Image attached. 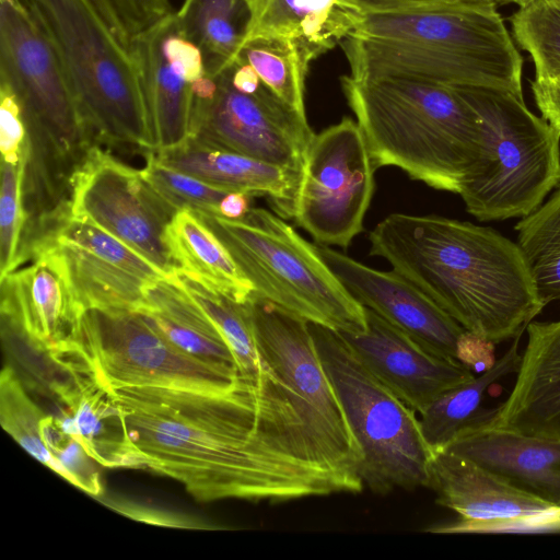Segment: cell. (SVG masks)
Instances as JSON below:
<instances>
[{
  "mask_svg": "<svg viewBox=\"0 0 560 560\" xmlns=\"http://www.w3.org/2000/svg\"><path fill=\"white\" fill-rule=\"evenodd\" d=\"M16 163L2 160L0 191V279L15 269L25 212L22 199L24 155Z\"/></svg>",
  "mask_w": 560,
  "mask_h": 560,
  "instance_id": "38",
  "label": "cell"
},
{
  "mask_svg": "<svg viewBox=\"0 0 560 560\" xmlns=\"http://www.w3.org/2000/svg\"><path fill=\"white\" fill-rule=\"evenodd\" d=\"M238 58L254 68L279 100L306 117L304 82L308 66L292 40L272 36L257 37L244 44Z\"/></svg>",
  "mask_w": 560,
  "mask_h": 560,
  "instance_id": "32",
  "label": "cell"
},
{
  "mask_svg": "<svg viewBox=\"0 0 560 560\" xmlns=\"http://www.w3.org/2000/svg\"><path fill=\"white\" fill-rule=\"evenodd\" d=\"M375 166L349 117L314 135L304 155L292 219L317 244L347 248L363 231Z\"/></svg>",
  "mask_w": 560,
  "mask_h": 560,
  "instance_id": "10",
  "label": "cell"
},
{
  "mask_svg": "<svg viewBox=\"0 0 560 560\" xmlns=\"http://www.w3.org/2000/svg\"><path fill=\"white\" fill-rule=\"evenodd\" d=\"M316 247L360 304L430 351L457 359L458 341L465 329L412 282L395 270L373 269L326 245Z\"/></svg>",
  "mask_w": 560,
  "mask_h": 560,
  "instance_id": "17",
  "label": "cell"
},
{
  "mask_svg": "<svg viewBox=\"0 0 560 560\" xmlns=\"http://www.w3.org/2000/svg\"><path fill=\"white\" fill-rule=\"evenodd\" d=\"M144 155L145 166L141 173L168 205L177 211L187 209L218 214L219 203L230 191L164 165L155 158L153 150Z\"/></svg>",
  "mask_w": 560,
  "mask_h": 560,
  "instance_id": "36",
  "label": "cell"
},
{
  "mask_svg": "<svg viewBox=\"0 0 560 560\" xmlns=\"http://www.w3.org/2000/svg\"><path fill=\"white\" fill-rule=\"evenodd\" d=\"M428 487L436 502L460 518L428 529L434 533H495L559 527L560 510L514 487L499 475L460 455L434 452Z\"/></svg>",
  "mask_w": 560,
  "mask_h": 560,
  "instance_id": "14",
  "label": "cell"
},
{
  "mask_svg": "<svg viewBox=\"0 0 560 560\" xmlns=\"http://www.w3.org/2000/svg\"><path fill=\"white\" fill-rule=\"evenodd\" d=\"M365 316L364 331L338 332L368 368L417 412L442 393L475 377L459 360L430 351L374 311L365 307Z\"/></svg>",
  "mask_w": 560,
  "mask_h": 560,
  "instance_id": "18",
  "label": "cell"
},
{
  "mask_svg": "<svg viewBox=\"0 0 560 560\" xmlns=\"http://www.w3.org/2000/svg\"><path fill=\"white\" fill-rule=\"evenodd\" d=\"M244 1L249 20L243 46L257 37L287 38L296 45L308 67L350 36L364 16L349 0Z\"/></svg>",
  "mask_w": 560,
  "mask_h": 560,
  "instance_id": "24",
  "label": "cell"
},
{
  "mask_svg": "<svg viewBox=\"0 0 560 560\" xmlns=\"http://www.w3.org/2000/svg\"><path fill=\"white\" fill-rule=\"evenodd\" d=\"M63 372L85 374L106 389L150 387L228 395L258 380L190 357L136 311L89 308L75 337L48 357Z\"/></svg>",
  "mask_w": 560,
  "mask_h": 560,
  "instance_id": "8",
  "label": "cell"
},
{
  "mask_svg": "<svg viewBox=\"0 0 560 560\" xmlns=\"http://www.w3.org/2000/svg\"><path fill=\"white\" fill-rule=\"evenodd\" d=\"M175 14L180 34L200 49L206 75L238 60L249 20L244 0H184Z\"/></svg>",
  "mask_w": 560,
  "mask_h": 560,
  "instance_id": "27",
  "label": "cell"
},
{
  "mask_svg": "<svg viewBox=\"0 0 560 560\" xmlns=\"http://www.w3.org/2000/svg\"><path fill=\"white\" fill-rule=\"evenodd\" d=\"M363 14L416 11L430 7L466 1H492L497 4L510 0H349Z\"/></svg>",
  "mask_w": 560,
  "mask_h": 560,
  "instance_id": "41",
  "label": "cell"
},
{
  "mask_svg": "<svg viewBox=\"0 0 560 560\" xmlns=\"http://www.w3.org/2000/svg\"><path fill=\"white\" fill-rule=\"evenodd\" d=\"M252 195L243 191H230L221 200L218 207V215L238 220L252 208L249 205Z\"/></svg>",
  "mask_w": 560,
  "mask_h": 560,
  "instance_id": "43",
  "label": "cell"
},
{
  "mask_svg": "<svg viewBox=\"0 0 560 560\" xmlns=\"http://www.w3.org/2000/svg\"><path fill=\"white\" fill-rule=\"evenodd\" d=\"M518 46L535 66V79L560 74V0H534L511 18Z\"/></svg>",
  "mask_w": 560,
  "mask_h": 560,
  "instance_id": "33",
  "label": "cell"
},
{
  "mask_svg": "<svg viewBox=\"0 0 560 560\" xmlns=\"http://www.w3.org/2000/svg\"><path fill=\"white\" fill-rule=\"evenodd\" d=\"M46 242L70 243L108 259L148 282L168 279L152 262L127 244L93 222L73 217L70 210L59 218L57 224L33 248Z\"/></svg>",
  "mask_w": 560,
  "mask_h": 560,
  "instance_id": "34",
  "label": "cell"
},
{
  "mask_svg": "<svg viewBox=\"0 0 560 560\" xmlns=\"http://www.w3.org/2000/svg\"><path fill=\"white\" fill-rule=\"evenodd\" d=\"M482 127L479 158L459 196L479 221L523 218L560 186V132L502 89L455 86Z\"/></svg>",
  "mask_w": 560,
  "mask_h": 560,
  "instance_id": "4",
  "label": "cell"
},
{
  "mask_svg": "<svg viewBox=\"0 0 560 560\" xmlns=\"http://www.w3.org/2000/svg\"><path fill=\"white\" fill-rule=\"evenodd\" d=\"M68 72L93 145L151 150L137 66L89 0H30Z\"/></svg>",
  "mask_w": 560,
  "mask_h": 560,
  "instance_id": "5",
  "label": "cell"
},
{
  "mask_svg": "<svg viewBox=\"0 0 560 560\" xmlns=\"http://www.w3.org/2000/svg\"><path fill=\"white\" fill-rule=\"evenodd\" d=\"M46 415L26 394L14 370L4 366L0 374V423L27 453L59 475V467L40 434Z\"/></svg>",
  "mask_w": 560,
  "mask_h": 560,
  "instance_id": "35",
  "label": "cell"
},
{
  "mask_svg": "<svg viewBox=\"0 0 560 560\" xmlns=\"http://www.w3.org/2000/svg\"><path fill=\"white\" fill-rule=\"evenodd\" d=\"M443 451L477 463L560 510V440L487 427L462 432Z\"/></svg>",
  "mask_w": 560,
  "mask_h": 560,
  "instance_id": "20",
  "label": "cell"
},
{
  "mask_svg": "<svg viewBox=\"0 0 560 560\" xmlns=\"http://www.w3.org/2000/svg\"><path fill=\"white\" fill-rule=\"evenodd\" d=\"M0 148L2 160L16 163L22 159L27 139L20 102L10 86L0 81Z\"/></svg>",
  "mask_w": 560,
  "mask_h": 560,
  "instance_id": "39",
  "label": "cell"
},
{
  "mask_svg": "<svg viewBox=\"0 0 560 560\" xmlns=\"http://www.w3.org/2000/svg\"><path fill=\"white\" fill-rule=\"evenodd\" d=\"M190 90L194 97L208 100L217 91V81L208 75H203L190 83Z\"/></svg>",
  "mask_w": 560,
  "mask_h": 560,
  "instance_id": "44",
  "label": "cell"
},
{
  "mask_svg": "<svg viewBox=\"0 0 560 560\" xmlns=\"http://www.w3.org/2000/svg\"><path fill=\"white\" fill-rule=\"evenodd\" d=\"M245 304L262 359L315 409L337 442L361 466V448L323 366L310 323L255 291Z\"/></svg>",
  "mask_w": 560,
  "mask_h": 560,
  "instance_id": "16",
  "label": "cell"
},
{
  "mask_svg": "<svg viewBox=\"0 0 560 560\" xmlns=\"http://www.w3.org/2000/svg\"><path fill=\"white\" fill-rule=\"evenodd\" d=\"M121 510L118 509L117 511L141 522L162 526L194 527V523L185 521L183 517L168 515L158 510L125 504H121Z\"/></svg>",
  "mask_w": 560,
  "mask_h": 560,
  "instance_id": "42",
  "label": "cell"
},
{
  "mask_svg": "<svg viewBox=\"0 0 560 560\" xmlns=\"http://www.w3.org/2000/svg\"><path fill=\"white\" fill-rule=\"evenodd\" d=\"M67 378L54 380L50 388L63 405L58 416L98 465L107 468H144L121 408L109 392L92 377L65 372Z\"/></svg>",
  "mask_w": 560,
  "mask_h": 560,
  "instance_id": "23",
  "label": "cell"
},
{
  "mask_svg": "<svg viewBox=\"0 0 560 560\" xmlns=\"http://www.w3.org/2000/svg\"><path fill=\"white\" fill-rule=\"evenodd\" d=\"M40 434L59 467V476L92 495H100L103 492L97 462L89 455L81 442L63 428L58 416L44 417L40 421Z\"/></svg>",
  "mask_w": 560,
  "mask_h": 560,
  "instance_id": "37",
  "label": "cell"
},
{
  "mask_svg": "<svg viewBox=\"0 0 560 560\" xmlns=\"http://www.w3.org/2000/svg\"><path fill=\"white\" fill-rule=\"evenodd\" d=\"M195 213L224 245L256 293L336 331L366 329L365 307L335 276L316 245L282 217L262 208H250L238 220Z\"/></svg>",
  "mask_w": 560,
  "mask_h": 560,
  "instance_id": "6",
  "label": "cell"
},
{
  "mask_svg": "<svg viewBox=\"0 0 560 560\" xmlns=\"http://www.w3.org/2000/svg\"><path fill=\"white\" fill-rule=\"evenodd\" d=\"M73 217L104 229L139 253L168 279L183 271L168 229L178 212L138 171L93 145L71 177Z\"/></svg>",
  "mask_w": 560,
  "mask_h": 560,
  "instance_id": "11",
  "label": "cell"
},
{
  "mask_svg": "<svg viewBox=\"0 0 560 560\" xmlns=\"http://www.w3.org/2000/svg\"><path fill=\"white\" fill-rule=\"evenodd\" d=\"M176 281L200 306L231 348L241 374L258 380L266 369L245 302H238L202 278L188 271L176 275Z\"/></svg>",
  "mask_w": 560,
  "mask_h": 560,
  "instance_id": "30",
  "label": "cell"
},
{
  "mask_svg": "<svg viewBox=\"0 0 560 560\" xmlns=\"http://www.w3.org/2000/svg\"><path fill=\"white\" fill-rule=\"evenodd\" d=\"M384 258L465 330L498 343L542 311L516 242L489 226L440 215L392 213L369 234Z\"/></svg>",
  "mask_w": 560,
  "mask_h": 560,
  "instance_id": "2",
  "label": "cell"
},
{
  "mask_svg": "<svg viewBox=\"0 0 560 560\" xmlns=\"http://www.w3.org/2000/svg\"><path fill=\"white\" fill-rule=\"evenodd\" d=\"M61 255L78 300L84 307L139 311L148 281L108 259L65 242H46ZM39 245V246H40Z\"/></svg>",
  "mask_w": 560,
  "mask_h": 560,
  "instance_id": "28",
  "label": "cell"
},
{
  "mask_svg": "<svg viewBox=\"0 0 560 560\" xmlns=\"http://www.w3.org/2000/svg\"><path fill=\"white\" fill-rule=\"evenodd\" d=\"M515 230L539 299L545 306L560 302V186Z\"/></svg>",
  "mask_w": 560,
  "mask_h": 560,
  "instance_id": "31",
  "label": "cell"
},
{
  "mask_svg": "<svg viewBox=\"0 0 560 560\" xmlns=\"http://www.w3.org/2000/svg\"><path fill=\"white\" fill-rule=\"evenodd\" d=\"M0 81L20 102L28 140L74 173L93 144L66 67L30 0H0Z\"/></svg>",
  "mask_w": 560,
  "mask_h": 560,
  "instance_id": "9",
  "label": "cell"
},
{
  "mask_svg": "<svg viewBox=\"0 0 560 560\" xmlns=\"http://www.w3.org/2000/svg\"><path fill=\"white\" fill-rule=\"evenodd\" d=\"M492 1H466L416 11L369 13L351 34L428 45L470 59L523 97V58Z\"/></svg>",
  "mask_w": 560,
  "mask_h": 560,
  "instance_id": "12",
  "label": "cell"
},
{
  "mask_svg": "<svg viewBox=\"0 0 560 560\" xmlns=\"http://www.w3.org/2000/svg\"><path fill=\"white\" fill-rule=\"evenodd\" d=\"M84 312L66 264L52 245L34 248L21 266L1 279L2 322L37 353L49 357L71 341Z\"/></svg>",
  "mask_w": 560,
  "mask_h": 560,
  "instance_id": "15",
  "label": "cell"
},
{
  "mask_svg": "<svg viewBox=\"0 0 560 560\" xmlns=\"http://www.w3.org/2000/svg\"><path fill=\"white\" fill-rule=\"evenodd\" d=\"M144 295L145 304L137 312L170 343L202 362L241 374L218 328L176 279L148 283Z\"/></svg>",
  "mask_w": 560,
  "mask_h": 560,
  "instance_id": "25",
  "label": "cell"
},
{
  "mask_svg": "<svg viewBox=\"0 0 560 560\" xmlns=\"http://www.w3.org/2000/svg\"><path fill=\"white\" fill-rule=\"evenodd\" d=\"M530 86L541 117L560 132V74L535 79Z\"/></svg>",
  "mask_w": 560,
  "mask_h": 560,
  "instance_id": "40",
  "label": "cell"
},
{
  "mask_svg": "<svg viewBox=\"0 0 560 560\" xmlns=\"http://www.w3.org/2000/svg\"><path fill=\"white\" fill-rule=\"evenodd\" d=\"M214 79L217 91L211 98L192 96L190 137L300 173L315 135L306 117L265 83L253 94L240 92L232 84L230 68Z\"/></svg>",
  "mask_w": 560,
  "mask_h": 560,
  "instance_id": "13",
  "label": "cell"
},
{
  "mask_svg": "<svg viewBox=\"0 0 560 560\" xmlns=\"http://www.w3.org/2000/svg\"><path fill=\"white\" fill-rule=\"evenodd\" d=\"M153 153L164 165L219 188L266 197L280 217L292 218L299 172L192 137L177 147L153 150Z\"/></svg>",
  "mask_w": 560,
  "mask_h": 560,
  "instance_id": "22",
  "label": "cell"
},
{
  "mask_svg": "<svg viewBox=\"0 0 560 560\" xmlns=\"http://www.w3.org/2000/svg\"><path fill=\"white\" fill-rule=\"evenodd\" d=\"M508 399L490 427L560 440V319L530 322Z\"/></svg>",
  "mask_w": 560,
  "mask_h": 560,
  "instance_id": "19",
  "label": "cell"
},
{
  "mask_svg": "<svg viewBox=\"0 0 560 560\" xmlns=\"http://www.w3.org/2000/svg\"><path fill=\"white\" fill-rule=\"evenodd\" d=\"M171 15L138 33L129 46L140 78L151 150L177 147L191 135L190 83L164 50Z\"/></svg>",
  "mask_w": 560,
  "mask_h": 560,
  "instance_id": "21",
  "label": "cell"
},
{
  "mask_svg": "<svg viewBox=\"0 0 560 560\" xmlns=\"http://www.w3.org/2000/svg\"><path fill=\"white\" fill-rule=\"evenodd\" d=\"M167 1H170V0H167Z\"/></svg>",
  "mask_w": 560,
  "mask_h": 560,
  "instance_id": "46",
  "label": "cell"
},
{
  "mask_svg": "<svg viewBox=\"0 0 560 560\" xmlns=\"http://www.w3.org/2000/svg\"><path fill=\"white\" fill-rule=\"evenodd\" d=\"M340 82L375 168L395 166L434 189L459 194L479 158L482 127L455 86L350 75Z\"/></svg>",
  "mask_w": 560,
  "mask_h": 560,
  "instance_id": "3",
  "label": "cell"
},
{
  "mask_svg": "<svg viewBox=\"0 0 560 560\" xmlns=\"http://www.w3.org/2000/svg\"><path fill=\"white\" fill-rule=\"evenodd\" d=\"M310 328L361 448L364 487L376 493L428 487L433 452L416 410L368 368L338 331L315 323Z\"/></svg>",
  "mask_w": 560,
  "mask_h": 560,
  "instance_id": "7",
  "label": "cell"
},
{
  "mask_svg": "<svg viewBox=\"0 0 560 560\" xmlns=\"http://www.w3.org/2000/svg\"><path fill=\"white\" fill-rule=\"evenodd\" d=\"M168 234L183 271L202 278L238 302H245L254 291L228 249L195 212L179 210Z\"/></svg>",
  "mask_w": 560,
  "mask_h": 560,
  "instance_id": "29",
  "label": "cell"
},
{
  "mask_svg": "<svg viewBox=\"0 0 560 560\" xmlns=\"http://www.w3.org/2000/svg\"><path fill=\"white\" fill-rule=\"evenodd\" d=\"M259 381L228 395L150 387L107 389L144 468L202 502H279L360 492L328 450L315 409L266 361Z\"/></svg>",
  "mask_w": 560,
  "mask_h": 560,
  "instance_id": "1",
  "label": "cell"
},
{
  "mask_svg": "<svg viewBox=\"0 0 560 560\" xmlns=\"http://www.w3.org/2000/svg\"><path fill=\"white\" fill-rule=\"evenodd\" d=\"M510 1H512V2H514V3H516V4H518L520 7H523V5H525V4H527V3H529V2H532V1H534V0H510Z\"/></svg>",
  "mask_w": 560,
  "mask_h": 560,
  "instance_id": "45",
  "label": "cell"
},
{
  "mask_svg": "<svg viewBox=\"0 0 560 560\" xmlns=\"http://www.w3.org/2000/svg\"><path fill=\"white\" fill-rule=\"evenodd\" d=\"M521 336H516L501 359L480 376L447 389L418 412L422 435L433 453L445 450L464 431L492 424L497 407H481L482 398L490 385L517 372L522 358L518 353Z\"/></svg>",
  "mask_w": 560,
  "mask_h": 560,
  "instance_id": "26",
  "label": "cell"
}]
</instances>
